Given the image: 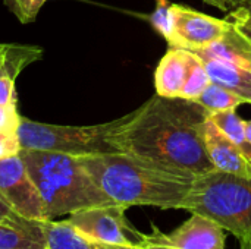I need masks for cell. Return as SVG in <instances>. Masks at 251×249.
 I'll return each mask as SVG.
<instances>
[{
	"label": "cell",
	"instance_id": "cell-1",
	"mask_svg": "<svg viewBox=\"0 0 251 249\" xmlns=\"http://www.w3.org/2000/svg\"><path fill=\"white\" fill-rule=\"evenodd\" d=\"M207 119L209 112L196 101L154 94L141 107L118 119L109 141L118 153L199 176L216 170L203 142Z\"/></svg>",
	"mask_w": 251,
	"mask_h": 249
},
{
	"label": "cell",
	"instance_id": "cell-2",
	"mask_svg": "<svg viewBox=\"0 0 251 249\" xmlns=\"http://www.w3.org/2000/svg\"><path fill=\"white\" fill-rule=\"evenodd\" d=\"M79 160L97 186L115 204L126 208L179 210L196 178L126 153L91 154Z\"/></svg>",
	"mask_w": 251,
	"mask_h": 249
},
{
	"label": "cell",
	"instance_id": "cell-3",
	"mask_svg": "<svg viewBox=\"0 0 251 249\" xmlns=\"http://www.w3.org/2000/svg\"><path fill=\"white\" fill-rule=\"evenodd\" d=\"M19 156L41 195L49 220L115 204L97 186L79 157L41 150H21Z\"/></svg>",
	"mask_w": 251,
	"mask_h": 249
},
{
	"label": "cell",
	"instance_id": "cell-4",
	"mask_svg": "<svg viewBox=\"0 0 251 249\" xmlns=\"http://www.w3.org/2000/svg\"><path fill=\"white\" fill-rule=\"evenodd\" d=\"M179 210L212 219L240 242L251 239V179L219 170L199 175Z\"/></svg>",
	"mask_w": 251,
	"mask_h": 249
},
{
	"label": "cell",
	"instance_id": "cell-5",
	"mask_svg": "<svg viewBox=\"0 0 251 249\" xmlns=\"http://www.w3.org/2000/svg\"><path fill=\"white\" fill-rule=\"evenodd\" d=\"M116 125L118 119L100 125L68 126L41 123L22 116L16 135L21 150L54 151L82 157L118 153L109 141V134Z\"/></svg>",
	"mask_w": 251,
	"mask_h": 249
},
{
	"label": "cell",
	"instance_id": "cell-6",
	"mask_svg": "<svg viewBox=\"0 0 251 249\" xmlns=\"http://www.w3.org/2000/svg\"><path fill=\"white\" fill-rule=\"evenodd\" d=\"M126 207L119 204L79 210L66 219L81 235L99 244L140 245L143 233L126 219Z\"/></svg>",
	"mask_w": 251,
	"mask_h": 249
},
{
	"label": "cell",
	"instance_id": "cell-7",
	"mask_svg": "<svg viewBox=\"0 0 251 249\" xmlns=\"http://www.w3.org/2000/svg\"><path fill=\"white\" fill-rule=\"evenodd\" d=\"M0 198L21 217L49 220L41 195L19 154L0 158Z\"/></svg>",
	"mask_w": 251,
	"mask_h": 249
},
{
	"label": "cell",
	"instance_id": "cell-8",
	"mask_svg": "<svg viewBox=\"0 0 251 249\" xmlns=\"http://www.w3.org/2000/svg\"><path fill=\"white\" fill-rule=\"evenodd\" d=\"M172 31L166 41L169 47L201 51L221 40L229 28V19L215 18L184 4L171 3Z\"/></svg>",
	"mask_w": 251,
	"mask_h": 249
},
{
	"label": "cell",
	"instance_id": "cell-9",
	"mask_svg": "<svg viewBox=\"0 0 251 249\" xmlns=\"http://www.w3.org/2000/svg\"><path fill=\"white\" fill-rule=\"evenodd\" d=\"M203 142L216 170L251 179V161L209 119L203 125Z\"/></svg>",
	"mask_w": 251,
	"mask_h": 249
},
{
	"label": "cell",
	"instance_id": "cell-10",
	"mask_svg": "<svg viewBox=\"0 0 251 249\" xmlns=\"http://www.w3.org/2000/svg\"><path fill=\"white\" fill-rule=\"evenodd\" d=\"M168 239L179 249H226V230L212 219L194 213Z\"/></svg>",
	"mask_w": 251,
	"mask_h": 249
},
{
	"label": "cell",
	"instance_id": "cell-11",
	"mask_svg": "<svg viewBox=\"0 0 251 249\" xmlns=\"http://www.w3.org/2000/svg\"><path fill=\"white\" fill-rule=\"evenodd\" d=\"M190 66V50L169 47L154 69V91L165 98H179Z\"/></svg>",
	"mask_w": 251,
	"mask_h": 249
},
{
	"label": "cell",
	"instance_id": "cell-12",
	"mask_svg": "<svg viewBox=\"0 0 251 249\" xmlns=\"http://www.w3.org/2000/svg\"><path fill=\"white\" fill-rule=\"evenodd\" d=\"M229 22V28L224 37L207 48L197 51V54L201 59H215L251 70V35L243 31L235 22Z\"/></svg>",
	"mask_w": 251,
	"mask_h": 249
},
{
	"label": "cell",
	"instance_id": "cell-13",
	"mask_svg": "<svg viewBox=\"0 0 251 249\" xmlns=\"http://www.w3.org/2000/svg\"><path fill=\"white\" fill-rule=\"evenodd\" d=\"M44 222L10 213L0 219V249H47Z\"/></svg>",
	"mask_w": 251,
	"mask_h": 249
},
{
	"label": "cell",
	"instance_id": "cell-14",
	"mask_svg": "<svg viewBox=\"0 0 251 249\" xmlns=\"http://www.w3.org/2000/svg\"><path fill=\"white\" fill-rule=\"evenodd\" d=\"M203 62L213 84L229 90L251 104V70L215 59H203Z\"/></svg>",
	"mask_w": 251,
	"mask_h": 249
},
{
	"label": "cell",
	"instance_id": "cell-15",
	"mask_svg": "<svg viewBox=\"0 0 251 249\" xmlns=\"http://www.w3.org/2000/svg\"><path fill=\"white\" fill-rule=\"evenodd\" d=\"M43 227L47 249H100L97 242L87 239L68 220H46Z\"/></svg>",
	"mask_w": 251,
	"mask_h": 249
},
{
	"label": "cell",
	"instance_id": "cell-16",
	"mask_svg": "<svg viewBox=\"0 0 251 249\" xmlns=\"http://www.w3.org/2000/svg\"><path fill=\"white\" fill-rule=\"evenodd\" d=\"M209 120L229 139L232 141L251 161V145L246 136V120L237 114L235 110L210 113Z\"/></svg>",
	"mask_w": 251,
	"mask_h": 249
},
{
	"label": "cell",
	"instance_id": "cell-17",
	"mask_svg": "<svg viewBox=\"0 0 251 249\" xmlns=\"http://www.w3.org/2000/svg\"><path fill=\"white\" fill-rule=\"evenodd\" d=\"M196 103L204 107L210 114V113H218V112L237 110L238 106L246 104V100L231 92L229 90L210 82L206 87V90L197 97Z\"/></svg>",
	"mask_w": 251,
	"mask_h": 249
},
{
	"label": "cell",
	"instance_id": "cell-18",
	"mask_svg": "<svg viewBox=\"0 0 251 249\" xmlns=\"http://www.w3.org/2000/svg\"><path fill=\"white\" fill-rule=\"evenodd\" d=\"M210 82L212 81H210V76L206 70L203 59L197 53L190 51L188 73H187V79H185V84H184V88H182L179 98L196 101L197 97L206 90V87Z\"/></svg>",
	"mask_w": 251,
	"mask_h": 249
},
{
	"label": "cell",
	"instance_id": "cell-19",
	"mask_svg": "<svg viewBox=\"0 0 251 249\" xmlns=\"http://www.w3.org/2000/svg\"><path fill=\"white\" fill-rule=\"evenodd\" d=\"M150 23L153 25L154 31L160 34L166 41L171 37L172 31V9L168 0H156V9L150 15Z\"/></svg>",
	"mask_w": 251,
	"mask_h": 249
},
{
	"label": "cell",
	"instance_id": "cell-20",
	"mask_svg": "<svg viewBox=\"0 0 251 249\" xmlns=\"http://www.w3.org/2000/svg\"><path fill=\"white\" fill-rule=\"evenodd\" d=\"M21 114L18 113L16 104L0 106V132L6 135L18 136V128L21 123Z\"/></svg>",
	"mask_w": 251,
	"mask_h": 249
},
{
	"label": "cell",
	"instance_id": "cell-21",
	"mask_svg": "<svg viewBox=\"0 0 251 249\" xmlns=\"http://www.w3.org/2000/svg\"><path fill=\"white\" fill-rule=\"evenodd\" d=\"M138 247L140 249H179L174 247L169 242L168 235L157 229L154 225H151L150 233H143V239Z\"/></svg>",
	"mask_w": 251,
	"mask_h": 249
},
{
	"label": "cell",
	"instance_id": "cell-22",
	"mask_svg": "<svg viewBox=\"0 0 251 249\" xmlns=\"http://www.w3.org/2000/svg\"><path fill=\"white\" fill-rule=\"evenodd\" d=\"M226 18L251 35V0H246L243 4L231 9Z\"/></svg>",
	"mask_w": 251,
	"mask_h": 249
},
{
	"label": "cell",
	"instance_id": "cell-23",
	"mask_svg": "<svg viewBox=\"0 0 251 249\" xmlns=\"http://www.w3.org/2000/svg\"><path fill=\"white\" fill-rule=\"evenodd\" d=\"M46 1H49V0H21V12L18 16L19 22H22V23L34 22L38 12L46 4Z\"/></svg>",
	"mask_w": 251,
	"mask_h": 249
},
{
	"label": "cell",
	"instance_id": "cell-24",
	"mask_svg": "<svg viewBox=\"0 0 251 249\" xmlns=\"http://www.w3.org/2000/svg\"><path fill=\"white\" fill-rule=\"evenodd\" d=\"M21 151V145L18 136L6 135L0 132V158H6L10 156H16Z\"/></svg>",
	"mask_w": 251,
	"mask_h": 249
},
{
	"label": "cell",
	"instance_id": "cell-25",
	"mask_svg": "<svg viewBox=\"0 0 251 249\" xmlns=\"http://www.w3.org/2000/svg\"><path fill=\"white\" fill-rule=\"evenodd\" d=\"M201 1H204L206 4H210V6H213V7L219 9V10L229 12L231 9L243 4L246 0H201Z\"/></svg>",
	"mask_w": 251,
	"mask_h": 249
},
{
	"label": "cell",
	"instance_id": "cell-26",
	"mask_svg": "<svg viewBox=\"0 0 251 249\" xmlns=\"http://www.w3.org/2000/svg\"><path fill=\"white\" fill-rule=\"evenodd\" d=\"M100 249H140L138 245H115V244H99Z\"/></svg>",
	"mask_w": 251,
	"mask_h": 249
},
{
	"label": "cell",
	"instance_id": "cell-27",
	"mask_svg": "<svg viewBox=\"0 0 251 249\" xmlns=\"http://www.w3.org/2000/svg\"><path fill=\"white\" fill-rule=\"evenodd\" d=\"M7 7L12 10V13L18 18L19 16V12H21V0H4Z\"/></svg>",
	"mask_w": 251,
	"mask_h": 249
},
{
	"label": "cell",
	"instance_id": "cell-28",
	"mask_svg": "<svg viewBox=\"0 0 251 249\" xmlns=\"http://www.w3.org/2000/svg\"><path fill=\"white\" fill-rule=\"evenodd\" d=\"M10 213H13L7 205H6V203L0 198V219H3L4 216H7V214H10Z\"/></svg>",
	"mask_w": 251,
	"mask_h": 249
},
{
	"label": "cell",
	"instance_id": "cell-29",
	"mask_svg": "<svg viewBox=\"0 0 251 249\" xmlns=\"http://www.w3.org/2000/svg\"><path fill=\"white\" fill-rule=\"evenodd\" d=\"M246 136L251 145V120H246Z\"/></svg>",
	"mask_w": 251,
	"mask_h": 249
},
{
	"label": "cell",
	"instance_id": "cell-30",
	"mask_svg": "<svg viewBox=\"0 0 251 249\" xmlns=\"http://www.w3.org/2000/svg\"><path fill=\"white\" fill-rule=\"evenodd\" d=\"M240 249H251V239L240 242Z\"/></svg>",
	"mask_w": 251,
	"mask_h": 249
},
{
	"label": "cell",
	"instance_id": "cell-31",
	"mask_svg": "<svg viewBox=\"0 0 251 249\" xmlns=\"http://www.w3.org/2000/svg\"><path fill=\"white\" fill-rule=\"evenodd\" d=\"M1 47H3V43H0V48H1Z\"/></svg>",
	"mask_w": 251,
	"mask_h": 249
}]
</instances>
